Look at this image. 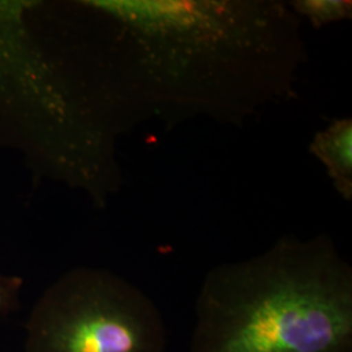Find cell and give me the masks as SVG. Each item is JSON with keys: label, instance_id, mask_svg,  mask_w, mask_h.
I'll use <instances>...</instances> for the list:
<instances>
[{"label": "cell", "instance_id": "6", "mask_svg": "<svg viewBox=\"0 0 352 352\" xmlns=\"http://www.w3.org/2000/svg\"><path fill=\"white\" fill-rule=\"evenodd\" d=\"M23 279L0 274V314L11 311L17 302Z\"/></svg>", "mask_w": 352, "mask_h": 352}, {"label": "cell", "instance_id": "5", "mask_svg": "<svg viewBox=\"0 0 352 352\" xmlns=\"http://www.w3.org/2000/svg\"><path fill=\"white\" fill-rule=\"evenodd\" d=\"M289 4L302 20L308 19L315 29L352 17L350 0H295Z\"/></svg>", "mask_w": 352, "mask_h": 352}, {"label": "cell", "instance_id": "2", "mask_svg": "<svg viewBox=\"0 0 352 352\" xmlns=\"http://www.w3.org/2000/svg\"><path fill=\"white\" fill-rule=\"evenodd\" d=\"M190 352H352V267L327 234L209 270Z\"/></svg>", "mask_w": 352, "mask_h": 352}, {"label": "cell", "instance_id": "1", "mask_svg": "<svg viewBox=\"0 0 352 352\" xmlns=\"http://www.w3.org/2000/svg\"><path fill=\"white\" fill-rule=\"evenodd\" d=\"M107 23L90 76L122 132L157 119L243 126L296 100L308 62L302 19L278 0H88Z\"/></svg>", "mask_w": 352, "mask_h": 352}, {"label": "cell", "instance_id": "4", "mask_svg": "<svg viewBox=\"0 0 352 352\" xmlns=\"http://www.w3.org/2000/svg\"><path fill=\"white\" fill-rule=\"evenodd\" d=\"M309 153L324 164L334 189L344 201L352 200V119H334L316 132Z\"/></svg>", "mask_w": 352, "mask_h": 352}, {"label": "cell", "instance_id": "3", "mask_svg": "<svg viewBox=\"0 0 352 352\" xmlns=\"http://www.w3.org/2000/svg\"><path fill=\"white\" fill-rule=\"evenodd\" d=\"M164 317L138 286L109 270L80 267L41 298L26 352H166Z\"/></svg>", "mask_w": 352, "mask_h": 352}]
</instances>
